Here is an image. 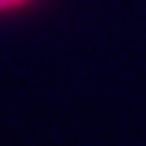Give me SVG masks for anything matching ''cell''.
<instances>
[{"label":"cell","mask_w":146,"mask_h":146,"mask_svg":"<svg viewBox=\"0 0 146 146\" xmlns=\"http://www.w3.org/2000/svg\"><path fill=\"white\" fill-rule=\"evenodd\" d=\"M33 3V0H0V12H12V9H21V6Z\"/></svg>","instance_id":"1"}]
</instances>
